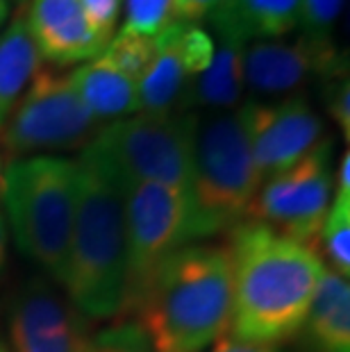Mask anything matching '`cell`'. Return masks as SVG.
<instances>
[{
	"label": "cell",
	"instance_id": "cell-1",
	"mask_svg": "<svg viewBox=\"0 0 350 352\" xmlns=\"http://www.w3.org/2000/svg\"><path fill=\"white\" fill-rule=\"evenodd\" d=\"M232 336L243 343L280 346L303 329L327 271L314 245L255 221L232 228Z\"/></svg>",
	"mask_w": 350,
	"mask_h": 352
},
{
	"label": "cell",
	"instance_id": "cell-2",
	"mask_svg": "<svg viewBox=\"0 0 350 352\" xmlns=\"http://www.w3.org/2000/svg\"><path fill=\"white\" fill-rule=\"evenodd\" d=\"M78 164V205L62 287L80 316L107 320L128 294L125 184L91 141Z\"/></svg>",
	"mask_w": 350,
	"mask_h": 352
},
{
	"label": "cell",
	"instance_id": "cell-3",
	"mask_svg": "<svg viewBox=\"0 0 350 352\" xmlns=\"http://www.w3.org/2000/svg\"><path fill=\"white\" fill-rule=\"evenodd\" d=\"M155 352H205L232 323V259L228 245L189 243L164 261L135 305Z\"/></svg>",
	"mask_w": 350,
	"mask_h": 352
},
{
	"label": "cell",
	"instance_id": "cell-4",
	"mask_svg": "<svg viewBox=\"0 0 350 352\" xmlns=\"http://www.w3.org/2000/svg\"><path fill=\"white\" fill-rule=\"evenodd\" d=\"M0 198L17 248L59 284L76 221L78 164L53 155L10 162Z\"/></svg>",
	"mask_w": 350,
	"mask_h": 352
},
{
	"label": "cell",
	"instance_id": "cell-5",
	"mask_svg": "<svg viewBox=\"0 0 350 352\" xmlns=\"http://www.w3.org/2000/svg\"><path fill=\"white\" fill-rule=\"evenodd\" d=\"M262 184L239 109L205 111L193 132L191 207L196 241L232 230L248 219Z\"/></svg>",
	"mask_w": 350,
	"mask_h": 352
},
{
	"label": "cell",
	"instance_id": "cell-6",
	"mask_svg": "<svg viewBox=\"0 0 350 352\" xmlns=\"http://www.w3.org/2000/svg\"><path fill=\"white\" fill-rule=\"evenodd\" d=\"M196 111L132 114L91 139L123 184L155 182L191 198Z\"/></svg>",
	"mask_w": 350,
	"mask_h": 352
},
{
	"label": "cell",
	"instance_id": "cell-7",
	"mask_svg": "<svg viewBox=\"0 0 350 352\" xmlns=\"http://www.w3.org/2000/svg\"><path fill=\"white\" fill-rule=\"evenodd\" d=\"M98 130V121L80 102L71 76L39 69L12 114L0 127V155L7 164L48 153L85 148Z\"/></svg>",
	"mask_w": 350,
	"mask_h": 352
},
{
	"label": "cell",
	"instance_id": "cell-8",
	"mask_svg": "<svg viewBox=\"0 0 350 352\" xmlns=\"http://www.w3.org/2000/svg\"><path fill=\"white\" fill-rule=\"evenodd\" d=\"M125 230H128V294L123 311H130L148 280L164 261L196 241L191 198L187 193L155 182H128Z\"/></svg>",
	"mask_w": 350,
	"mask_h": 352
},
{
	"label": "cell",
	"instance_id": "cell-9",
	"mask_svg": "<svg viewBox=\"0 0 350 352\" xmlns=\"http://www.w3.org/2000/svg\"><path fill=\"white\" fill-rule=\"evenodd\" d=\"M334 141L321 144L278 175L266 177L248 209V219L289 239L314 245L334 189Z\"/></svg>",
	"mask_w": 350,
	"mask_h": 352
},
{
	"label": "cell",
	"instance_id": "cell-10",
	"mask_svg": "<svg viewBox=\"0 0 350 352\" xmlns=\"http://www.w3.org/2000/svg\"><path fill=\"white\" fill-rule=\"evenodd\" d=\"M239 116L262 182L294 166L325 139L323 118L303 94L275 102L250 100Z\"/></svg>",
	"mask_w": 350,
	"mask_h": 352
},
{
	"label": "cell",
	"instance_id": "cell-11",
	"mask_svg": "<svg viewBox=\"0 0 350 352\" xmlns=\"http://www.w3.org/2000/svg\"><path fill=\"white\" fill-rule=\"evenodd\" d=\"M243 89L255 96L285 98L309 80H323L348 69L346 57L332 39L298 34L294 41L259 39L243 46Z\"/></svg>",
	"mask_w": 350,
	"mask_h": 352
},
{
	"label": "cell",
	"instance_id": "cell-12",
	"mask_svg": "<svg viewBox=\"0 0 350 352\" xmlns=\"http://www.w3.org/2000/svg\"><path fill=\"white\" fill-rule=\"evenodd\" d=\"M7 327L12 352H94L87 318L48 280H32L17 291Z\"/></svg>",
	"mask_w": 350,
	"mask_h": 352
},
{
	"label": "cell",
	"instance_id": "cell-13",
	"mask_svg": "<svg viewBox=\"0 0 350 352\" xmlns=\"http://www.w3.org/2000/svg\"><path fill=\"white\" fill-rule=\"evenodd\" d=\"M214 39L210 30L196 23H173L157 34V50L139 82L141 114L180 111L189 82L212 62Z\"/></svg>",
	"mask_w": 350,
	"mask_h": 352
},
{
	"label": "cell",
	"instance_id": "cell-14",
	"mask_svg": "<svg viewBox=\"0 0 350 352\" xmlns=\"http://www.w3.org/2000/svg\"><path fill=\"white\" fill-rule=\"evenodd\" d=\"M23 16L39 57L53 66L89 62L107 48L80 0H32Z\"/></svg>",
	"mask_w": 350,
	"mask_h": 352
},
{
	"label": "cell",
	"instance_id": "cell-15",
	"mask_svg": "<svg viewBox=\"0 0 350 352\" xmlns=\"http://www.w3.org/2000/svg\"><path fill=\"white\" fill-rule=\"evenodd\" d=\"M205 21L212 32L243 43L280 39L298 28L300 0H221Z\"/></svg>",
	"mask_w": 350,
	"mask_h": 352
},
{
	"label": "cell",
	"instance_id": "cell-16",
	"mask_svg": "<svg viewBox=\"0 0 350 352\" xmlns=\"http://www.w3.org/2000/svg\"><path fill=\"white\" fill-rule=\"evenodd\" d=\"M71 85L80 102L98 123L139 114V82L105 55L89 59L73 71Z\"/></svg>",
	"mask_w": 350,
	"mask_h": 352
},
{
	"label": "cell",
	"instance_id": "cell-17",
	"mask_svg": "<svg viewBox=\"0 0 350 352\" xmlns=\"http://www.w3.org/2000/svg\"><path fill=\"white\" fill-rule=\"evenodd\" d=\"M214 39V55L210 66L196 76L182 96L180 111H228L241 100L243 69L241 55L245 43L228 34L210 32Z\"/></svg>",
	"mask_w": 350,
	"mask_h": 352
},
{
	"label": "cell",
	"instance_id": "cell-18",
	"mask_svg": "<svg viewBox=\"0 0 350 352\" xmlns=\"http://www.w3.org/2000/svg\"><path fill=\"white\" fill-rule=\"evenodd\" d=\"M309 352H350V284L327 268L303 323Z\"/></svg>",
	"mask_w": 350,
	"mask_h": 352
},
{
	"label": "cell",
	"instance_id": "cell-19",
	"mask_svg": "<svg viewBox=\"0 0 350 352\" xmlns=\"http://www.w3.org/2000/svg\"><path fill=\"white\" fill-rule=\"evenodd\" d=\"M39 69L41 57L21 12L0 32V127Z\"/></svg>",
	"mask_w": 350,
	"mask_h": 352
},
{
	"label": "cell",
	"instance_id": "cell-20",
	"mask_svg": "<svg viewBox=\"0 0 350 352\" xmlns=\"http://www.w3.org/2000/svg\"><path fill=\"white\" fill-rule=\"evenodd\" d=\"M316 241L321 243V254L327 268L341 277L350 275V198L332 191L330 207L318 230ZM321 257V259H323Z\"/></svg>",
	"mask_w": 350,
	"mask_h": 352
},
{
	"label": "cell",
	"instance_id": "cell-21",
	"mask_svg": "<svg viewBox=\"0 0 350 352\" xmlns=\"http://www.w3.org/2000/svg\"><path fill=\"white\" fill-rule=\"evenodd\" d=\"M155 50H157V36L139 34L135 30L123 25L118 32H114L102 55L109 57L132 80L141 82V78L146 76L148 66L153 62Z\"/></svg>",
	"mask_w": 350,
	"mask_h": 352
},
{
	"label": "cell",
	"instance_id": "cell-22",
	"mask_svg": "<svg viewBox=\"0 0 350 352\" xmlns=\"http://www.w3.org/2000/svg\"><path fill=\"white\" fill-rule=\"evenodd\" d=\"M125 28L139 34L157 36L175 23L173 0H123Z\"/></svg>",
	"mask_w": 350,
	"mask_h": 352
},
{
	"label": "cell",
	"instance_id": "cell-23",
	"mask_svg": "<svg viewBox=\"0 0 350 352\" xmlns=\"http://www.w3.org/2000/svg\"><path fill=\"white\" fill-rule=\"evenodd\" d=\"M344 10V0H300L303 34L314 39H332V30L337 25L339 14Z\"/></svg>",
	"mask_w": 350,
	"mask_h": 352
},
{
	"label": "cell",
	"instance_id": "cell-24",
	"mask_svg": "<svg viewBox=\"0 0 350 352\" xmlns=\"http://www.w3.org/2000/svg\"><path fill=\"white\" fill-rule=\"evenodd\" d=\"M94 352H155L137 323H118L94 336Z\"/></svg>",
	"mask_w": 350,
	"mask_h": 352
},
{
	"label": "cell",
	"instance_id": "cell-25",
	"mask_svg": "<svg viewBox=\"0 0 350 352\" xmlns=\"http://www.w3.org/2000/svg\"><path fill=\"white\" fill-rule=\"evenodd\" d=\"M323 82V102L327 114L337 123L344 139H350V82L348 71H337L332 76L321 80Z\"/></svg>",
	"mask_w": 350,
	"mask_h": 352
},
{
	"label": "cell",
	"instance_id": "cell-26",
	"mask_svg": "<svg viewBox=\"0 0 350 352\" xmlns=\"http://www.w3.org/2000/svg\"><path fill=\"white\" fill-rule=\"evenodd\" d=\"M80 5L87 12V16L91 21V25L98 32L100 39L109 43L116 32L123 0H80Z\"/></svg>",
	"mask_w": 350,
	"mask_h": 352
},
{
	"label": "cell",
	"instance_id": "cell-27",
	"mask_svg": "<svg viewBox=\"0 0 350 352\" xmlns=\"http://www.w3.org/2000/svg\"><path fill=\"white\" fill-rule=\"evenodd\" d=\"M221 0H173L175 23H196L203 21Z\"/></svg>",
	"mask_w": 350,
	"mask_h": 352
},
{
	"label": "cell",
	"instance_id": "cell-28",
	"mask_svg": "<svg viewBox=\"0 0 350 352\" xmlns=\"http://www.w3.org/2000/svg\"><path fill=\"white\" fill-rule=\"evenodd\" d=\"M205 352H278V348L257 346V343H243V341H237L234 336H223L219 343H214V346Z\"/></svg>",
	"mask_w": 350,
	"mask_h": 352
},
{
	"label": "cell",
	"instance_id": "cell-29",
	"mask_svg": "<svg viewBox=\"0 0 350 352\" xmlns=\"http://www.w3.org/2000/svg\"><path fill=\"white\" fill-rule=\"evenodd\" d=\"M332 191L350 198V153L348 151H344V155H341V160H339L337 175H334V189Z\"/></svg>",
	"mask_w": 350,
	"mask_h": 352
},
{
	"label": "cell",
	"instance_id": "cell-30",
	"mask_svg": "<svg viewBox=\"0 0 350 352\" xmlns=\"http://www.w3.org/2000/svg\"><path fill=\"white\" fill-rule=\"evenodd\" d=\"M7 259H10V230H7L5 214L0 209V277L7 268Z\"/></svg>",
	"mask_w": 350,
	"mask_h": 352
},
{
	"label": "cell",
	"instance_id": "cell-31",
	"mask_svg": "<svg viewBox=\"0 0 350 352\" xmlns=\"http://www.w3.org/2000/svg\"><path fill=\"white\" fill-rule=\"evenodd\" d=\"M7 16H10V5H7V0H0V28L5 25Z\"/></svg>",
	"mask_w": 350,
	"mask_h": 352
},
{
	"label": "cell",
	"instance_id": "cell-32",
	"mask_svg": "<svg viewBox=\"0 0 350 352\" xmlns=\"http://www.w3.org/2000/svg\"><path fill=\"white\" fill-rule=\"evenodd\" d=\"M3 177H5V164H3V155H0V193H3Z\"/></svg>",
	"mask_w": 350,
	"mask_h": 352
},
{
	"label": "cell",
	"instance_id": "cell-33",
	"mask_svg": "<svg viewBox=\"0 0 350 352\" xmlns=\"http://www.w3.org/2000/svg\"><path fill=\"white\" fill-rule=\"evenodd\" d=\"M0 352H12V348H10V343H7L3 336H0Z\"/></svg>",
	"mask_w": 350,
	"mask_h": 352
}]
</instances>
